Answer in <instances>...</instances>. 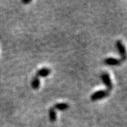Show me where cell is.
<instances>
[{
	"instance_id": "1",
	"label": "cell",
	"mask_w": 127,
	"mask_h": 127,
	"mask_svg": "<svg viewBox=\"0 0 127 127\" xmlns=\"http://www.w3.org/2000/svg\"><path fill=\"white\" fill-rule=\"evenodd\" d=\"M110 91L107 90H100L95 92L93 94L91 95V99L92 101H97V100H102L104 97H107V96H109Z\"/></svg>"
},
{
	"instance_id": "2",
	"label": "cell",
	"mask_w": 127,
	"mask_h": 127,
	"mask_svg": "<svg viewBox=\"0 0 127 127\" xmlns=\"http://www.w3.org/2000/svg\"><path fill=\"white\" fill-rule=\"evenodd\" d=\"M101 79L103 82L104 85L106 86V87L107 88V91H111V90L112 89V80L110 78V76H109V73L107 72H103L101 75Z\"/></svg>"
},
{
	"instance_id": "3",
	"label": "cell",
	"mask_w": 127,
	"mask_h": 127,
	"mask_svg": "<svg viewBox=\"0 0 127 127\" xmlns=\"http://www.w3.org/2000/svg\"><path fill=\"white\" fill-rule=\"evenodd\" d=\"M116 46L117 47V50L119 51V53L121 56V61H125L126 58H127V54H126V49H125V47L124 45L123 42L122 40H118L116 42Z\"/></svg>"
},
{
	"instance_id": "4",
	"label": "cell",
	"mask_w": 127,
	"mask_h": 127,
	"mask_svg": "<svg viewBox=\"0 0 127 127\" xmlns=\"http://www.w3.org/2000/svg\"><path fill=\"white\" fill-rule=\"evenodd\" d=\"M104 62L105 64L109 65V66H119L122 63L121 59H115V58H112V57H108V58L105 59Z\"/></svg>"
},
{
	"instance_id": "5",
	"label": "cell",
	"mask_w": 127,
	"mask_h": 127,
	"mask_svg": "<svg viewBox=\"0 0 127 127\" xmlns=\"http://www.w3.org/2000/svg\"><path fill=\"white\" fill-rule=\"evenodd\" d=\"M51 73V70L47 67H43L40 68L37 71L36 73V76L37 77H47V76H49Z\"/></svg>"
},
{
	"instance_id": "6",
	"label": "cell",
	"mask_w": 127,
	"mask_h": 127,
	"mask_svg": "<svg viewBox=\"0 0 127 127\" xmlns=\"http://www.w3.org/2000/svg\"><path fill=\"white\" fill-rule=\"evenodd\" d=\"M40 86V81L39 77H37V76H35L34 77L32 78L31 81V87L32 89L34 90H37Z\"/></svg>"
},
{
	"instance_id": "7",
	"label": "cell",
	"mask_w": 127,
	"mask_h": 127,
	"mask_svg": "<svg viewBox=\"0 0 127 127\" xmlns=\"http://www.w3.org/2000/svg\"><path fill=\"white\" fill-rule=\"evenodd\" d=\"M54 109H58L60 111H64L69 108V105L67 103H57L55 104V107H53Z\"/></svg>"
},
{
	"instance_id": "8",
	"label": "cell",
	"mask_w": 127,
	"mask_h": 127,
	"mask_svg": "<svg viewBox=\"0 0 127 127\" xmlns=\"http://www.w3.org/2000/svg\"><path fill=\"white\" fill-rule=\"evenodd\" d=\"M49 118L51 122H55L57 119V114L54 107H51L49 110Z\"/></svg>"
},
{
	"instance_id": "9",
	"label": "cell",
	"mask_w": 127,
	"mask_h": 127,
	"mask_svg": "<svg viewBox=\"0 0 127 127\" xmlns=\"http://www.w3.org/2000/svg\"><path fill=\"white\" fill-rule=\"evenodd\" d=\"M31 2V1H30V0H28V1H24V0H23L22 1V3L24 4H29Z\"/></svg>"
}]
</instances>
